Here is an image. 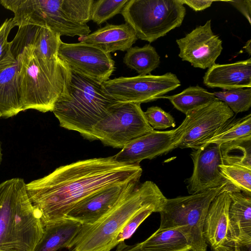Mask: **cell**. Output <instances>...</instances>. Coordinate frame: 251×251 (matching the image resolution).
I'll return each instance as SVG.
<instances>
[{
  "label": "cell",
  "mask_w": 251,
  "mask_h": 251,
  "mask_svg": "<svg viewBox=\"0 0 251 251\" xmlns=\"http://www.w3.org/2000/svg\"><path fill=\"white\" fill-rule=\"evenodd\" d=\"M140 164L116 161L114 156L88 159L61 166L26 184L29 199L46 224L64 218L77 203L106 187L139 181Z\"/></svg>",
  "instance_id": "1"
},
{
  "label": "cell",
  "mask_w": 251,
  "mask_h": 251,
  "mask_svg": "<svg viewBox=\"0 0 251 251\" xmlns=\"http://www.w3.org/2000/svg\"><path fill=\"white\" fill-rule=\"evenodd\" d=\"M19 64V78L23 110L52 111L61 97L67 95L70 69L58 57L44 59L25 48L11 53Z\"/></svg>",
  "instance_id": "2"
},
{
  "label": "cell",
  "mask_w": 251,
  "mask_h": 251,
  "mask_svg": "<svg viewBox=\"0 0 251 251\" xmlns=\"http://www.w3.org/2000/svg\"><path fill=\"white\" fill-rule=\"evenodd\" d=\"M44 232L41 216L31 203L24 180L0 184V251H33Z\"/></svg>",
  "instance_id": "3"
},
{
  "label": "cell",
  "mask_w": 251,
  "mask_h": 251,
  "mask_svg": "<svg viewBox=\"0 0 251 251\" xmlns=\"http://www.w3.org/2000/svg\"><path fill=\"white\" fill-rule=\"evenodd\" d=\"M166 199L155 183L144 182L98 222L82 225L68 249L71 251H110L116 246L118 233L131 217L147 208H153L159 212Z\"/></svg>",
  "instance_id": "4"
},
{
  "label": "cell",
  "mask_w": 251,
  "mask_h": 251,
  "mask_svg": "<svg viewBox=\"0 0 251 251\" xmlns=\"http://www.w3.org/2000/svg\"><path fill=\"white\" fill-rule=\"evenodd\" d=\"M116 101L104 91L101 83L70 69L67 95L57 100L52 112L61 127L93 141L94 127Z\"/></svg>",
  "instance_id": "5"
},
{
  "label": "cell",
  "mask_w": 251,
  "mask_h": 251,
  "mask_svg": "<svg viewBox=\"0 0 251 251\" xmlns=\"http://www.w3.org/2000/svg\"><path fill=\"white\" fill-rule=\"evenodd\" d=\"M218 188L165 200L160 211L159 229L178 228L186 235L191 251H206L203 225L210 203L226 188Z\"/></svg>",
  "instance_id": "6"
},
{
  "label": "cell",
  "mask_w": 251,
  "mask_h": 251,
  "mask_svg": "<svg viewBox=\"0 0 251 251\" xmlns=\"http://www.w3.org/2000/svg\"><path fill=\"white\" fill-rule=\"evenodd\" d=\"M121 14L138 39L151 43L180 26L186 9L180 0H128Z\"/></svg>",
  "instance_id": "7"
},
{
  "label": "cell",
  "mask_w": 251,
  "mask_h": 251,
  "mask_svg": "<svg viewBox=\"0 0 251 251\" xmlns=\"http://www.w3.org/2000/svg\"><path fill=\"white\" fill-rule=\"evenodd\" d=\"M141 104L116 101L94 127L95 140L114 148H123L138 137L153 130Z\"/></svg>",
  "instance_id": "8"
},
{
  "label": "cell",
  "mask_w": 251,
  "mask_h": 251,
  "mask_svg": "<svg viewBox=\"0 0 251 251\" xmlns=\"http://www.w3.org/2000/svg\"><path fill=\"white\" fill-rule=\"evenodd\" d=\"M104 91L115 100L141 104L161 99L181 85L172 73L162 75H138L109 79L101 84Z\"/></svg>",
  "instance_id": "9"
},
{
  "label": "cell",
  "mask_w": 251,
  "mask_h": 251,
  "mask_svg": "<svg viewBox=\"0 0 251 251\" xmlns=\"http://www.w3.org/2000/svg\"><path fill=\"white\" fill-rule=\"evenodd\" d=\"M185 115L180 124L182 135L178 148L196 149L218 132L233 118L234 113L216 99Z\"/></svg>",
  "instance_id": "10"
},
{
  "label": "cell",
  "mask_w": 251,
  "mask_h": 251,
  "mask_svg": "<svg viewBox=\"0 0 251 251\" xmlns=\"http://www.w3.org/2000/svg\"><path fill=\"white\" fill-rule=\"evenodd\" d=\"M58 57L72 70L102 83L110 79L115 70L110 53L82 42H61Z\"/></svg>",
  "instance_id": "11"
},
{
  "label": "cell",
  "mask_w": 251,
  "mask_h": 251,
  "mask_svg": "<svg viewBox=\"0 0 251 251\" xmlns=\"http://www.w3.org/2000/svg\"><path fill=\"white\" fill-rule=\"evenodd\" d=\"M139 181L111 185L86 197L75 205L65 218L82 225H92L117 206L138 186Z\"/></svg>",
  "instance_id": "12"
},
{
  "label": "cell",
  "mask_w": 251,
  "mask_h": 251,
  "mask_svg": "<svg viewBox=\"0 0 251 251\" xmlns=\"http://www.w3.org/2000/svg\"><path fill=\"white\" fill-rule=\"evenodd\" d=\"M182 135L181 125L168 131L153 130L133 140L114 155L119 162L139 164L145 159H151L178 148Z\"/></svg>",
  "instance_id": "13"
},
{
  "label": "cell",
  "mask_w": 251,
  "mask_h": 251,
  "mask_svg": "<svg viewBox=\"0 0 251 251\" xmlns=\"http://www.w3.org/2000/svg\"><path fill=\"white\" fill-rule=\"evenodd\" d=\"M176 42L179 49L178 56L182 60L202 69L215 64L223 50L222 41L213 32L210 20L184 37L177 39Z\"/></svg>",
  "instance_id": "14"
},
{
  "label": "cell",
  "mask_w": 251,
  "mask_h": 251,
  "mask_svg": "<svg viewBox=\"0 0 251 251\" xmlns=\"http://www.w3.org/2000/svg\"><path fill=\"white\" fill-rule=\"evenodd\" d=\"M194 168L191 176L185 180L191 194H197L218 188L227 183L222 176L219 166L223 164L221 146L206 143L190 153Z\"/></svg>",
  "instance_id": "15"
},
{
  "label": "cell",
  "mask_w": 251,
  "mask_h": 251,
  "mask_svg": "<svg viewBox=\"0 0 251 251\" xmlns=\"http://www.w3.org/2000/svg\"><path fill=\"white\" fill-rule=\"evenodd\" d=\"M227 185V184H226ZM230 199L225 189L210 204L203 225V235L212 251H234L238 247L232 236L228 219Z\"/></svg>",
  "instance_id": "16"
},
{
  "label": "cell",
  "mask_w": 251,
  "mask_h": 251,
  "mask_svg": "<svg viewBox=\"0 0 251 251\" xmlns=\"http://www.w3.org/2000/svg\"><path fill=\"white\" fill-rule=\"evenodd\" d=\"M60 37L46 27L35 25L20 26L14 38L10 42V51L13 53L29 48L39 58L55 59L58 58V51L62 42Z\"/></svg>",
  "instance_id": "17"
},
{
  "label": "cell",
  "mask_w": 251,
  "mask_h": 251,
  "mask_svg": "<svg viewBox=\"0 0 251 251\" xmlns=\"http://www.w3.org/2000/svg\"><path fill=\"white\" fill-rule=\"evenodd\" d=\"M24 111L19 78V64L10 50L0 62V117Z\"/></svg>",
  "instance_id": "18"
},
{
  "label": "cell",
  "mask_w": 251,
  "mask_h": 251,
  "mask_svg": "<svg viewBox=\"0 0 251 251\" xmlns=\"http://www.w3.org/2000/svg\"><path fill=\"white\" fill-rule=\"evenodd\" d=\"M203 82L208 87L226 90L251 88V58L230 64H214L205 73Z\"/></svg>",
  "instance_id": "19"
},
{
  "label": "cell",
  "mask_w": 251,
  "mask_h": 251,
  "mask_svg": "<svg viewBox=\"0 0 251 251\" xmlns=\"http://www.w3.org/2000/svg\"><path fill=\"white\" fill-rule=\"evenodd\" d=\"M138 38L127 24H106L104 26L84 36L79 37L80 42L95 46L108 53L126 51Z\"/></svg>",
  "instance_id": "20"
},
{
  "label": "cell",
  "mask_w": 251,
  "mask_h": 251,
  "mask_svg": "<svg viewBox=\"0 0 251 251\" xmlns=\"http://www.w3.org/2000/svg\"><path fill=\"white\" fill-rule=\"evenodd\" d=\"M230 202L228 219L237 246L250 248L251 244V196L241 192L228 191Z\"/></svg>",
  "instance_id": "21"
},
{
  "label": "cell",
  "mask_w": 251,
  "mask_h": 251,
  "mask_svg": "<svg viewBox=\"0 0 251 251\" xmlns=\"http://www.w3.org/2000/svg\"><path fill=\"white\" fill-rule=\"evenodd\" d=\"M81 226L80 223L66 218L46 224L33 251H56L68 248Z\"/></svg>",
  "instance_id": "22"
},
{
  "label": "cell",
  "mask_w": 251,
  "mask_h": 251,
  "mask_svg": "<svg viewBox=\"0 0 251 251\" xmlns=\"http://www.w3.org/2000/svg\"><path fill=\"white\" fill-rule=\"evenodd\" d=\"M140 243L147 251H191L187 237L178 228H158Z\"/></svg>",
  "instance_id": "23"
},
{
  "label": "cell",
  "mask_w": 251,
  "mask_h": 251,
  "mask_svg": "<svg viewBox=\"0 0 251 251\" xmlns=\"http://www.w3.org/2000/svg\"><path fill=\"white\" fill-rule=\"evenodd\" d=\"M160 56L150 44L140 47H131L126 50L123 62L129 68L135 70L139 75H150L160 63Z\"/></svg>",
  "instance_id": "24"
},
{
  "label": "cell",
  "mask_w": 251,
  "mask_h": 251,
  "mask_svg": "<svg viewBox=\"0 0 251 251\" xmlns=\"http://www.w3.org/2000/svg\"><path fill=\"white\" fill-rule=\"evenodd\" d=\"M161 98L169 100L176 109L185 115L217 99L212 93L199 85L190 86L178 94Z\"/></svg>",
  "instance_id": "25"
},
{
  "label": "cell",
  "mask_w": 251,
  "mask_h": 251,
  "mask_svg": "<svg viewBox=\"0 0 251 251\" xmlns=\"http://www.w3.org/2000/svg\"><path fill=\"white\" fill-rule=\"evenodd\" d=\"M251 139V114L242 118L231 119L223 128L206 143L219 145Z\"/></svg>",
  "instance_id": "26"
},
{
  "label": "cell",
  "mask_w": 251,
  "mask_h": 251,
  "mask_svg": "<svg viewBox=\"0 0 251 251\" xmlns=\"http://www.w3.org/2000/svg\"><path fill=\"white\" fill-rule=\"evenodd\" d=\"M220 173L229 191L241 192L251 196V167L242 164H221Z\"/></svg>",
  "instance_id": "27"
},
{
  "label": "cell",
  "mask_w": 251,
  "mask_h": 251,
  "mask_svg": "<svg viewBox=\"0 0 251 251\" xmlns=\"http://www.w3.org/2000/svg\"><path fill=\"white\" fill-rule=\"evenodd\" d=\"M220 146L223 164H237L251 167V139Z\"/></svg>",
  "instance_id": "28"
},
{
  "label": "cell",
  "mask_w": 251,
  "mask_h": 251,
  "mask_svg": "<svg viewBox=\"0 0 251 251\" xmlns=\"http://www.w3.org/2000/svg\"><path fill=\"white\" fill-rule=\"evenodd\" d=\"M212 94L236 114L247 111L251 106V88L215 92Z\"/></svg>",
  "instance_id": "29"
},
{
  "label": "cell",
  "mask_w": 251,
  "mask_h": 251,
  "mask_svg": "<svg viewBox=\"0 0 251 251\" xmlns=\"http://www.w3.org/2000/svg\"><path fill=\"white\" fill-rule=\"evenodd\" d=\"M128 0H94L92 7L91 20L100 25L121 13Z\"/></svg>",
  "instance_id": "30"
},
{
  "label": "cell",
  "mask_w": 251,
  "mask_h": 251,
  "mask_svg": "<svg viewBox=\"0 0 251 251\" xmlns=\"http://www.w3.org/2000/svg\"><path fill=\"white\" fill-rule=\"evenodd\" d=\"M94 0H61V7L72 21L84 25L91 20Z\"/></svg>",
  "instance_id": "31"
},
{
  "label": "cell",
  "mask_w": 251,
  "mask_h": 251,
  "mask_svg": "<svg viewBox=\"0 0 251 251\" xmlns=\"http://www.w3.org/2000/svg\"><path fill=\"white\" fill-rule=\"evenodd\" d=\"M153 212L157 211L153 208H144L131 217L118 233L115 240L116 245L130 238L142 222Z\"/></svg>",
  "instance_id": "32"
},
{
  "label": "cell",
  "mask_w": 251,
  "mask_h": 251,
  "mask_svg": "<svg viewBox=\"0 0 251 251\" xmlns=\"http://www.w3.org/2000/svg\"><path fill=\"white\" fill-rule=\"evenodd\" d=\"M144 114L148 123L154 130L164 129L176 126L173 116L158 106L148 107Z\"/></svg>",
  "instance_id": "33"
},
{
  "label": "cell",
  "mask_w": 251,
  "mask_h": 251,
  "mask_svg": "<svg viewBox=\"0 0 251 251\" xmlns=\"http://www.w3.org/2000/svg\"><path fill=\"white\" fill-rule=\"evenodd\" d=\"M15 26L12 18L6 19L0 26V62L10 50L7 39L11 30Z\"/></svg>",
  "instance_id": "34"
},
{
  "label": "cell",
  "mask_w": 251,
  "mask_h": 251,
  "mask_svg": "<svg viewBox=\"0 0 251 251\" xmlns=\"http://www.w3.org/2000/svg\"><path fill=\"white\" fill-rule=\"evenodd\" d=\"M235 7L247 19L250 24H251V0H239L226 1Z\"/></svg>",
  "instance_id": "35"
},
{
  "label": "cell",
  "mask_w": 251,
  "mask_h": 251,
  "mask_svg": "<svg viewBox=\"0 0 251 251\" xmlns=\"http://www.w3.org/2000/svg\"><path fill=\"white\" fill-rule=\"evenodd\" d=\"M183 4H185L196 11H201L207 8L212 4V0H180Z\"/></svg>",
  "instance_id": "36"
},
{
  "label": "cell",
  "mask_w": 251,
  "mask_h": 251,
  "mask_svg": "<svg viewBox=\"0 0 251 251\" xmlns=\"http://www.w3.org/2000/svg\"><path fill=\"white\" fill-rule=\"evenodd\" d=\"M117 246L116 251H147L142 248L140 243L133 245H127L123 241Z\"/></svg>",
  "instance_id": "37"
},
{
  "label": "cell",
  "mask_w": 251,
  "mask_h": 251,
  "mask_svg": "<svg viewBox=\"0 0 251 251\" xmlns=\"http://www.w3.org/2000/svg\"><path fill=\"white\" fill-rule=\"evenodd\" d=\"M251 40H249L245 46L243 47V49H244V50L245 52H247L249 55H251Z\"/></svg>",
  "instance_id": "38"
},
{
  "label": "cell",
  "mask_w": 251,
  "mask_h": 251,
  "mask_svg": "<svg viewBox=\"0 0 251 251\" xmlns=\"http://www.w3.org/2000/svg\"><path fill=\"white\" fill-rule=\"evenodd\" d=\"M2 160V153H1V149L0 145V164L1 163Z\"/></svg>",
  "instance_id": "39"
},
{
  "label": "cell",
  "mask_w": 251,
  "mask_h": 251,
  "mask_svg": "<svg viewBox=\"0 0 251 251\" xmlns=\"http://www.w3.org/2000/svg\"><path fill=\"white\" fill-rule=\"evenodd\" d=\"M234 251H242L239 247H236Z\"/></svg>",
  "instance_id": "40"
}]
</instances>
